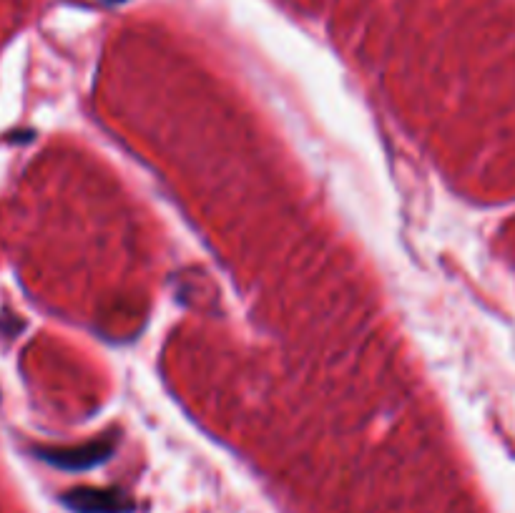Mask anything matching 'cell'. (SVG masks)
<instances>
[{
  "instance_id": "1",
  "label": "cell",
  "mask_w": 515,
  "mask_h": 513,
  "mask_svg": "<svg viewBox=\"0 0 515 513\" xmlns=\"http://www.w3.org/2000/svg\"><path fill=\"white\" fill-rule=\"evenodd\" d=\"M68 508L78 513H131L134 501L114 488H76L63 496Z\"/></svg>"
},
{
  "instance_id": "2",
  "label": "cell",
  "mask_w": 515,
  "mask_h": 513,
  "mask_svg": "<svg viewBox=\"0 0 515 513\" xmlns=\"http://www.w3.org/2000/svg\"><path fill=\"white\" fill-rule=\"evenodd\" d=\"M43 461L53 463L66 471H81V468L96 466L111 456V443H91L83 448H71V451H38Z\"/></svg>"
},
{
  "instance_id": "3",
  "label": "cell",
  "mask_w": 515,
  "mask_h": 513,
  "mask_svg": "<svg viewBox=\"0 0 515 513\" xmlns=\"http://www.w3.org/2000/svg\"><path fill=\"white\" fill-rule=\"evenodd\" d=\"M109 3H121V0H109Z\"/></svg>"
}]
</instances>
